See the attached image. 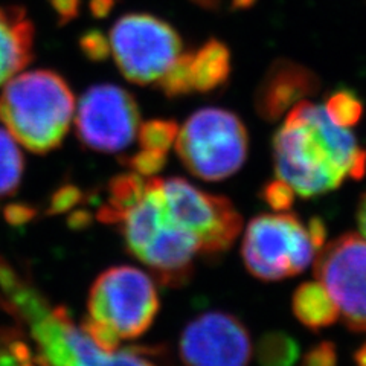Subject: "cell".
I'll return each mask as SVG.
<instances>
[{
    "label": "cell",
    "instance_id": "cell-1",
    "mask_svg": "<svg viewBox=\"0 0 366 366\" xmlns=\"http://www.w3.org/2000/svg\"><path fill=\"white\" fill-rule=\"evenodd\" d=\"M278 179L304 199L339 188L345 177L366 174V152L356 136L328 117L324 106L300 101L272 141Z\"/></svg>",
    "mask_w": 366,
    "mask_h": 366
},
{
    "label": "cell",
    "instance_id": "cell-2",
    "mask_svg": "<svg viewBox=\"0 0 366 366\" xmlns=\"http://www.w3.org/2000/svg\"><path fill=\"white\" fill-rule=\"evenodd\" d=\"M2 307L29 325L40 366H157L150 356L159 351L137 347L102 350L74 324L66 307H51L25 281L8 293Z\"/></svg>",
    "mask_w": 366,
    "mask_h": 366
},
{
    "label": "cell",
    "instance_id": "cell-3",
    "mask_svg": "<svg viewBox=\"0 0 366 366\" xmlns=\"http://www.w3.org/2000/svg\"><path fill=\"white\" fill-rule=\"evenodd\" d=\"M75 113V97L52 71L19 72L0 94V121L29 152L44 154L60 147Z\"/></svg>",
    "mask_w": 366,
    "mask_h": 366
},
{
    "label": "cell",
    "instance_id": "cell-4",
    "mask_svg": "<svg viewBox=\"0 0 366 366\" xmlns=\"http://www.w3.org/2000/svg\"><path fill=\"white\" fill-rule=\"evenodd\" d=\"M176 152L192 176L204 182H220L237 174L246 164L247 129L232 112L200 109L179 130Z\"/></svg>",
    "mask_w": 366,
    "mask_h": 366
},
{
    "label": "cell",
    "instance_id": "cell-5",
    "mask_svg": "<svg viewBox=\"0 0 366 366\" xmlns=\"http://www.w3.org/2000/svg\"><path fill=\"white\" fill-rule=\"evenodd\" d=\"M153 280L136 267L119 266L102 272L87 300V320L112 330L121 340L141 337L159 313Z\"/></svg>",
    "mask_w": 366,
    "mask_h": 366
},
{
    "label": "cell",
    "instance_id": "cell-6",
    "mask_svg": "<svg viewBox=\"0 0 366 366\" xmlns=\"http://www.w3.org/2000/svg\"><path fill=\"white\" fill-rule=\"evenodd\" d=\"M317 250L296 214H259L246 227L242 257L261 281H281L302 273Z\"/></svg>",
    "mask_w": 366,
    "mask_h": 366
},
{
    "label": "cell",
    "instance_id": "cell-7",
    "mask_svg": "<svg viewBox=\"0 0 366 366\" xmlns=\"http://www.w3.org/2000/svg\"><path fill=\"white\" fill-rule=\"evenodd\" d=\"M110 55L129 81L157 84L183 54L176 29L150 14H127L114 23Z\"/></svg>",
    "mask_w": 366,
    "mask_h": 366
},
{
    "label": "cell",
    "instance_id": "cell-8",
    "mask_svg": "<svg viewBox=\"0 0 366 366\" xmlns=\"http://www.w3.org/2000/svg\"><path fill=\"white\" fill-rule=\"evenodd\" d=\"M168 219L197 237L200 254L214 257L231 249L243 229V217L224 196L206 192L185 179H160Z\"/></svg>",
    "mask_w": 366,
    "mask_h": 366
},
{
    "label": "cell",
    "instance_id": "cell-9",
    "mask_svg": "<svg viewBox=\"0 0 366 366\" xmlns=\"http://www.w3.org/2000/svg\"><path fill=\"white\" fill-rule=\"evenodd\" d=\"M315 277L335 301L342 320L366 335V238L348 232L317 252Z\"/></svg>",
    "mask_w": 366,
    "mask_h": 366
},
{
    "label": "cell",
    "instance_id": "cell-10",
    "mask_svg": "<svg viewBox=\"0 0 366 366\" xmlns=\"http://www.w3.org/2000/svg\"><path fill=\"white\" fill-rule=\"evenodd\" d=\"M141 127V113L129 90L114 84H97L78 102L75 129L83 145L101 153L127 148Z\"/></svg>",
    "mask_w": 366,
    "mask_h": 366
},
{
    "label": "cell",
    "instance_id": "cell-11",
    "mask_svg": "<svg viewBox=\"0 0 366 366\" xmlns=\"http://www.w3.org/2000/svg\"><path fill=\"white\" fill-rule=\"evenodd\" d=\"M179 351L187 366H249L252 337L237 316L208 312L183 330Z\"/></svg>",
    "mask_w": 366,
    "mask_h": 366
},
{
    "label": "cell",
    "instance_id": "cell-12",
    "mask_svg": "<svg viewBox=\"0 0 366 366\" xmlns=\"http://www.w3.org/2000/svg\"><path fill=\"white\" fill-rule=\"evenodd\" d=\"M229 74V49L219 40H209L194 52L182 54L157 86L168 98H177L220 87L227 81Z\"/></svg>",
    "mask_w": 366,
    "mask_h": 366
},
{
    "label": "cell",
    "instance_id": "cell-13",
    "mask_svg": "<svg viewBox=\"0 0 366 366\" xmlns=\"http://www.w3.org/2000/svg\"><path fill=\"white\" fill-rule=\"evenodd\" d=\"M199 254L197 237L171 222L165 212L157 232L136 258L142 261L164 285L177 287L189 280L194 259Z\"/></svg>",
    "mask_w": 366,
    "mask_h": 366
},
{
    "label": "cell",
    "instance_id": "cell-14",
    "mask_svg": "<svg viewBox=\"0 0 366 366\" xmlns=\"http://www.w3.org/2000/svg\"><path fill=\"white\" fill-rule=\"evenodd\" d=\"M317 89V76L304 66L293 61H277L257 90V112L262 119L274 122Z\"/></svg>",
    "mask_w": 366,
    "mask_h": 366
},
{
    "label": "cell",
    "instance_id": "cell-15",
    "mask_svg": "<svg viewBox=\"0 0 366 366\" xmlns=\"http://www.w3.org/2000/svg\"><path fill=\"white\" fill-rule=\"evenodd\" d=\"M34 26L25 8L0 5V86L32 60Z\"/></svg>",
    "mask_w": 366,
    "mask_h": 366
},
{
    "label": "cell",
    "instance_id": "cell-16",
    "mask_svg": "<svg viewBox=\"0 0 366 366\" xmlns=\"http://www.w3.org/2000/svg\"><path fill=\"white\" fill-rule=\"evenodd\" d=\"M292 310L295 317L312 331L333 325L339 319V310L319 281H307L293 293Z\"/></svg>",
    "mask_w": 366,
    "mask_h": 366
},
{
    "label": "cell",
    "instance_id": "cell-17",
    "mask_svg": "<svg viewBox=\"0 0 366 366\" xmlns=\"http://www.w3.org/2000/svg\"><path fill=\"white\" fill-rule=\"evenodd\" d=\"M147 187L144 176L130 171L114 176L109 183V196L104 204L99 206L97 219L106 224H118L124 212L142 197Z\"/></svg>",
    "mask_w": 366,
    "mask_h": 366
},
{
    "label": "cell",
    "instance_id": "cell-18",
    "mask_svg": "<svg viewBox=\"0 0 366 366\" xmlns=\"http://www.w3.org/2000/svg\"><path fill=\"white\" fill-rule=\"evenodd\" d=\"M300 356V343L282 330L267 331L257 342V362L259 366H295Z\"/></svg>",
    "mask_w": 366,
    "mask_h": 366
},
{
    "label": "cell",
    "instance_id": "cell-19",
    "mask_svg": "<svg viewBox=\"0 0 366 366\" xmlns=\"http://www.w3.org/2000/svg\"><path fill=\"white\" fill-rule=\"evenodd\" d=\"M23 156L17 141L6 129L0 127V197L11 196L20 187Z\"/></svg>",
    "mask_w": 366,
    "mask_h": 366
},
{
    "label": "cell",
    "instance_id": "cell-20",
    "mask_svg": "<svg viewBox=\"0 0 366 366\" xmlns=\"http://www.w3.org/2000/svg\"><path fill=\"white\" fill-rule=\"evenodd\" d=\"M324 107L331 119L347 129L356 125L363 114V104L360 98L348 89H339L333 92L327 98Z\"/></svg>",
    "mask_w": 366,
    "mask_h": 366
},
{
    "label": "cell",
    "instance_id": "cell-21",
    "mask_svg": "<svg viewBox=\"0 0 366 366\" xmlns=\"http://www.w3.org/2000/svg\"><path fill=\"white\" fill-rule=\"evenodd\" d=\"M179 133V125L176 121L169 119H152L144 122L137 136H139V144L147 150H157L167 153L171 145L176 142Z\"/></svg>",
    "mask_w": 366,
    "mask_h": 366
},
{
    "label": "cell",
    "instance_id": "cell-22",
    "mask_svg": "<svg viewBox=\"0 0 366 366\" xmlns=\"http://www.w3.org/2000/svg\"><path fill=\"white\" fill-rule=\"evenodd\" d=\"M124 165L133 173L139 176H154L159 171H162L167 164V153L157 150H147L142 148L141 152L124 159Z\"/></svg>",
    "mask_w": 366,
    "mask_h": 366
},
{
    "label": "cell",
    "instance_id": "cell-23",
    "mask_svg": "<svg viewBox=\"0 0 366 366\" xmlns=\"http://www.w3.org/2000/svg\"><path fill=\"white\" fill-rule=\"evenodd\" d=\"M296 192L282 179H274L267 182L259 191V197L264 200L273 211H287L295 203Z\"/></svg>",
    "mask_w": 366,
    "mask_h": 366
},
{
    "label": "cell",
    "instance_id": "cell-24",
    "mask_svg": "<svg viewBox=\"0 0 366 366\" xmlns=\"http://www.w3.org/2000/svg\"><path fill=\"white\" fill-rule=\"evenodd\" d=\"M79 48L90 61H106L110 56L109 37L98 29L87 31L79 40Z\"/></svg>",
    "mask_w": 366,
    "mask_h": 366
},
{
    "label": "cell",
    "instance_id": "cell-25",
    "mask_svg": "<svg viewBox=\"0 0 366 366\" xmlns=\"http://www.w3.org/2000/svg\"><path fill=\"white\" fill-rule=\"evenodd\" d=\"M81 200H83L81 189L75 185H71V183H69V185H63L51 196L49 204H48V214L59 215V214L71 211Z\"/></svg>",
    "mask_w": 366,
    "mask_h": 366
},
{
    "label": "cell",
    "instance_id": "cell-26",
    "mask_svg": "<svg viewBox=\"0 0 366 366\" xmlns=\"http://www.w3.org/2000/svg\"><path fill=\"white\" fill-rule=\"evenodd\" d=\"M301 366H337V350L331 340H322L308 348Z\"/></svg>",
    "mask_w": 366,
    "mask_h": 366
},
{
    "label": "cell",
    "instance_id": "cell-27",
    "mask_svg": "<svg viewBox=\"0 0 366 366\" xmlns=\"http://www.w3.org/2000/svg\"><path fill=\"white\" fill-rule=\"evenodd\" d=\"M5 220L14 227H21L28 224L31 220L37 217V209L31 204L25 203H13L8 204L4 211Z\"/></svg>",
    "mask_w": 366,
    "mask_h": 366
},
{
    "label": "cell",
    "instance_id": "cell-28",
    "mask_svg": "<svg viewBox=\"0 0 366 366\" xmlns=\"http://www.w3.org/2000/svg\"><path fill=\"white\" fill-rule=\"evenodd\" d=\"M49 5L59 20V25H67L76 19L81 0H49Z\"/></svg>",
    "mask_w": 366,
    "mask_h": 366
},
{
    "label": "cell",
    "instance_id": "cell-29",
    "mask_svg": "<svg viewBox=\"0 0 366 366\" xmlns=\"http://www.w3.org/2000/svg\"><path fill=\"white\" fill-rule=\"evenodd\" d=\"M307 231H308V235H310V238H312V243H313L315 249L319 252L324 247V244L327 242V226H325L324 220L319 219V217H312V219L307 223Z\"/></svg>",
    "mask_w": 366,
    "mask_h": 366
},
{
    "label": "cell",
    "instance_id": "cell-30",
    "mask_svg": "<svg viewBox=\"0 0 366 366\" xmlns=\"http://www.w3.org/2000/svg\"><path fill=\"white\" fill-rule=\"evenodd\" d=\"M90 222H92V215L86 209L74 211L67 219L69 227L74 229V231H81V229H86L90 224Z\"/></svg>",
    "mask_w": 366,
    "mask_h": 366
},
{
    "label": "cell",
    "instance_id": "cell-31",
    "mask_svg": "<svg viewBox=\"0 0 366 366\" xmlns=\"http://www.w3.org/2000/svg\"><path fill=\"white\" fill-rule=\"evenodd\" d=\"M117 0H90V13L97 19H104L110 14Z\"/></svg>",
    "mask_w": 366,
    "mask_h": 366
},
{
    "label": "cell",
    "instance_id": "cell-32",
    "mask_svg": "<svg viewBox=\"0 0 366 366\" xmlns=\"http://www.w3.org/2000/svg\"><path fill=\"white\" fill-rule=\"evenodd\" d=\"M356 217H357V224L362 232V237L366 238V192L362 194V197L359 200Z\"/></svg>",
    "mask_w": 366,
    "mask_h": 366
},
{
    "label": "cell",
    "instance_id": "cell-33",
    "mask_svg": "<svg viewBox=\"0 0 366 366\" xmlns=\"http://www.w3.org/2000/svg\"><path fill=\"white\" fill-rule=\"evenodd\" d=\"M354 365L356 366H366V342L360 345L356 351H354Z\"/></svg>",
    "mask_w": 366,
    "mask_h": 366
},
{
    "label": "cell",
    "instance_id": "cell-34",
    "mask_svg": "<svg viewBox=\"0 0 366 366\" xmlns=\"http://www.w3.org/2000/svg\"><path fill=\"white\" fill-rule=\"evenodd\" d=\"M19 366H36V365H31V363L28 362V363H21V365H19Z\"/></svg>",
    "mask_w": 366,
    "mask_h": 366
}]
</instances>
